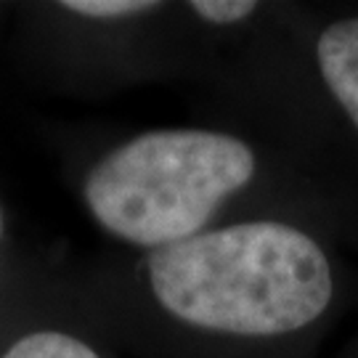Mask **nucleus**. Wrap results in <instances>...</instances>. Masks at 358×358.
Listing matches in <instances>:
<instances>
[{
    "label": "nucleus",
    "mask_w": 358,
    "mask_h": 358,
    "mask_svg": "<svg viewBox=\"0 0 358 358\" xmlns=\"http://www.w3.org/2000/svg\"><path fill=\"white\" fill-rule=\"evenodd\" d=\"M316 66L329 96L358 130V16L337 19L321 29Z\"/></svg>",
    "instance_id": "4"
},
{
    "label": "nucleus",
    "mask_w": 358,
    "mask_h": 358,
    "mask_svg": "<svg viewBox=\"0 0 358 358\" xmlns=\"http://www.w3.org/2000/svg\"><path fill=\"white\" fill-rule=\"evenodd\" d=\"M0 358H109L99 340L83 329L69 313L22 310V321L3 345Z\"/></svg>",
    "instance_id": "3"
},
{
    "label": "nucleus",
    "mask_w": 358,
    "mask_h": 358,
    "mask_svg": "<svg viewBox=\"0 0 358 358\" xmlns=\"http://www.w3.org/2000/svg\"><path fill=\"white\" fill-rule=\"evenodd\" d=\"M263 6L255 0H192L183 3V16H189L202 32H239L257 19Z\"/></svg>",
    "instance_id": "5"
},
{
    "label": "nucleus",
    "mask_w": 358,
    "mask_h": 358,
    "mask_svg": "<svg viewBox=\"0 0 358 358\" xmlns=\"http://www.w3.org/2000/svg\"><path fill=\"white\" fill-rule=\"evenodd\" d=\"M266 159L226 128L176 125L130 133L93 154L77 196L96 229L136 252H154L226 223L250 220Z\"/></svg>",
    "instance_id": "2"
},
{
    "label": "nucleus",
    "mask_w": 358,
    "mask_h": 358,
    "mask_svg": "<svg viewBox=\"0 0 358 358\" xmlns=\"http://www.w3.org/2000/svg\"><path fill=\"white\" fill-rule=\"evenodd\" d=\"M106 319L162 345L242 358L300 334L334 300L327 250L282 217H250L154 252L99 289Z\"/></svg>",
    "instance_id": "1"
},
{
    "label": "nucleus",
    "mask_w": 358,
    "mask_h": 358,
    "mask_svg": "<svg viewBox=\"0 0 358 358\" xmlns=\"http://www.w3.org/2000/svg\"><path fill=\"white\" fill-rule=\"evenodd\" d=\"M3 239H6V210H3V202H0V247H3Z\"/></svg>",
    "instance_id": "6"
}]
</instances>
